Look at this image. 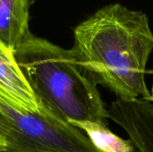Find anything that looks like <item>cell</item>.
<instances>
[{
  "label": "cell",
  "mask_w": 153,
  "mask_h": 152,
  "mask_svg": "<svg viewBox=\"0 0 153 152\" xmlns=\"http://www.w3.org/2000/svg\"><path fill=\"white\" fill-rule=\"evenodd\" d=\"M73 49L97 84L117 99H150L145 73L153 33L144 13L119 3L100 8L75 28Z\"/></svg>",
  "instance_id": "obj_1"
},
{
  "label": "cell",
  "mask_w": 153,
  "mask_h": 152,
  "mask_svg": "<svg viewBox=\"0 0 153 152\" xmlns=\"http://www.w3.org/2000/svg\"><path fill=\"white\" fill-rule=\"evenodd\" d=\"M14 58L40 106L56 118L105 123L108 112L97 82L73 48H62L30 33Z\"/></svg>",
  "instance_id": "obj_2"
},
{
  "label": "cell",
  "mask_w": 153,
  "mask_h": 152,
  "mask_svg": "<svg viewBox=\"0 0 153 152\" xmlns=\"http://www.w3.org/2000/svg\"><path fill=\"white\" fill-rule=\"evenodd\" d=\"M0 116L9 129L13 152H100L82 131L50 114L33 113L0 87Z\"/></svg>",
  "instance_id": "obj_3"
},
{
  "label": "cell",
  "mask_w": 153,
  "mask_h": 152,
  "mask_svg": "<svg viewBox=\"0 0 153 152\" xmlns=\"http://www.w3.org/2000/svg\"><path fill=\"white\" fill-rule=\"evenodd\" d=\"M108 118L122 127L138 152H153V103L145 99H117Z\"/></svg>",
  "instance_id": "obj_4"
},
{
  "label": "cell",
  "mask_w": 153,
  "mask_h": 152,
  "mask_svg": "<svg viewBox=\"0 0 153 152\" xmlns=\"http://www.w3.org/2000/svg\"><path fill=\"white\" fill-rule=\"evenodd\" d=\"M0 87L24 108L37 114H49L39 103L13 52L0 43Z\"/></svg>",
  "instance_id": "obj_5"
},
{
  "label": "cell",
  "mask_w": 153,
  "mask_h": 152,
  "mask_svg": "<svg viewBox=\"0 0 153 152\" xmlns=\"http://www.w3.org/2000/svg\"><path fill=\"white\" fill-rule=\"evenodd\" d=\"M29 0H0V43L14 51L30 33Z\"/></svg>",
  "instance_id": "obj_6"
},
{
  "label": "cell",
  "mask_w": 153,
  "mask_h": 152,
  "mask_svg": "<svg viewBox=\"0 0 153 152\" xmlns=\"http://www.w3.org/2000/svg\"><path fill=\"white\" fill-rule=\"evenodd\" d=\"M70 125L83 131L100 152H138L130 139L125 140L116 135L104 123L85 121L74 122Z\"/></svg>",
  "instance_id": "obj_7"
},
{
  "label": "cell",
  "mask_w": 153,
  "mask_h": 152,
  "mask_svg": "<svg viewBox=\"0 0 153 152\" xmlns=\"http://www.w3.org/2000/svg\"><path fill=\"white\" fill-rule=\"evenodd\" d=\"M9 137V129L4 120L0 116V150L7 148V140Z\"/></svg>",
  "instance_id": "obj_8"
},
{
  "label": "cell",
  "mask_w": 153,
  "mask_h": 152,
  "mask_svg": "<svg viewBox=\"0 0 153 152\" xmlns=\"http://www.w3.org/2000/svg\"><path fill=\"white\" fill-rule=\"evenodd\" d=\"M150 92H151V97H150L149 101H151V102H152L153 103V82H152V90H150Z\"/></svg>",
  "instance_id": "obj_9"
},
{
  "label": "cell",
  "mask_w": 153,
  "mask_h": 152,
  "mask_svg": "<svg viewBox=\"0 0 153 152\" xmlns=\"http://www.w3.org/2000/svg\"><path fill=\"white\" fill-rule=\"evenodd\" d=\"M0 152H13V151H7V150H0Z\"/></svg>",
  "instance_id": "obj_10"
}]
</instances>
